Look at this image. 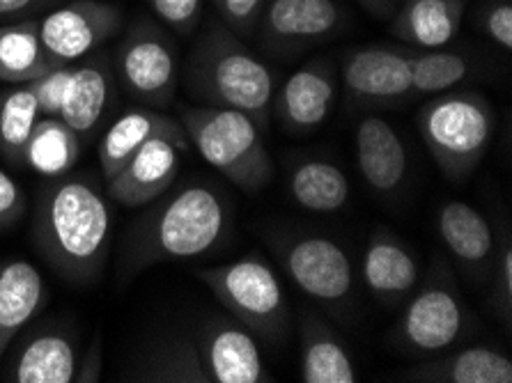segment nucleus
Instances as JSON below:
<instances>
[{"instance_id": "nucleus-18", "label": "nucleus", "mask_w": 512, "mask_h": 383, "mask_svg": "<svg viewBox=\"0 0 512 383\" xmlns=\"http://www.w3.org/2000/svg\"><path fill=\"white\" fill-rule=\"evenodd\" d=\"M361 276L379 303L395 308L418 287L421 267L414 250L398 234L389 228H377L363 253Z\"/></svg>"}, {"instance_id": "nucleus-7", "label": "nucleus", "mask_w": 512, "mask_h": 383, "mask_svg": "<svg viewBox=\"0 0 512 383\" xmlns=\"http://www.w3.org/2000/svg\"><path fill=\"white\" fill-rule=\"evenodd\" d=\"M118 83L147 108H166L180 85L177 46L164 28L150 19H136L124 30L113 53Z\"/></svg>"}, {"instance_id": "nucleus-23", "label": "nucleus", "mask_w": 512, "mask_h": 383, "mask_svg": "<svg viewBox=\"0 0 512 383\" xmlns=\"http://www.w3.org/2000/svg\"><path fill=\"white\" fill-rule=\"evenodd\" d=\"M124 381L150 383H209L193 333H170L147 347Z\"/></svg>"}, {"instance_id": "nucleus-12", "label": "nucleus", "mask_w": 512, "mask_h": 383, "mask_svg": "<svg viewBox=\"0 0 512 383\" xmlns=\"http://www.w3.org/2000/svg\"><path fill=\"white\" fill-rule=\"evenodd\" d=\"M196 335L209 383H269L255 335L235 317H209Z\"/></svg>"}, {"instance_id": "nucleus-29", "label": "nucleus", "mask_w": 512, "mask_h": 383, "mask_svg": "<svg viewBox=\"0 0 512 383\" xmlns=\"http://www.w3.org/2000/svg\"><path fill=\"white\" fill-rule=\"evenodd\" d=\"M292 200L315 214H333L349 200V179L336 163L306 159L290 170Z\"/></svg>"}, {"instance_id": "nucleus-26", "label": "nucleus", "mask_w": 512, "mask_h": 383, "mask_svg": "<svg viewBox=\"0 0 512 383\" xmlns=\"http://www.w3.org/2000/svg\"><path fill=\"white\" fill-rule=\"evenodd\" d=\"M462 14V0H405L393 14L391 30L418 49H439L457 35Z\"/></svg>"}, {"instance_id": "nucleus-3", "label": "nucleus", "mask_w": 512, "mask_h": 383, "mask_svg": "<svg viewBox=\"0 0 512 383\" xmlns=\"http://www.w3.org/2000/svg\"><path fill=\"white\" fill-rule=\"evenodd\" d=\"M186 90L203 106L242 111L267 131L276 97V74L242 42V37L212 21L186 60Z\"/></svg>"}, {"instance_id": "nucleus-9", "label": "nucleus", "mask_w": 512, "mask_h": 383, "mask_svg": "<svg viewBox=\"0 0 512 383\" xmlns=\"http://www.w3.org/2000/svg\"><path fill=\"white\" fill-rule=\"evenodd\" d=\"M292 283L310 301L340 312L354 296V267L345 248L322 234H283L269 239Z\"/></svg>"}, {"instance_id": "nucleus-16", "label": "nucleus", "mask_w": 512, "mask_h": 383, "mask_svg": "<svg viewBox=\"0 0 512 383\" xmlns=\"http://www.w3.org/2000/svg\"><path fill=\"white\" fill-rule=\"evenodd\" d=\"M113 56L108 51H92L69 65V78L62 95L58 117L81 138L95 131L115 99Z\"/></svg>"}, {"instance_id": "nucleus-10", "label": "nucleus", "mask_w": 512, "mask_h": 383, "mask_svg": "<svg viewBox=\"0 0 512 383\" xmlns=\"http://www.w3.org/2000/svg\"><path fill=\"white\" fill-rule=\"evenodd\" d=\"M122 28L124 12L113 0H65L40 17L44 49L58 67L102 49Z\"/></svg>"}, {"instance_id": "nucleus-1", "label": "nucleus", "mask_w": 512, "mask_h": 383, "mask_svg": "<svg viewBox=\"0 0 512 383\" xmlns=\"http://www.w3.org/2000/svg\"><path fill=\"white\" fill-rule=\"evenodd\" d=\"M113 237V211L90 175L51 177L35 202L30 239L46 267L74 287L95 285Z\"/></svg>"}, {"instance_id": "nucleus-39", "label": "nucleus", "mask_w": 512, "mask_h": 383, "mask_svg": "<svg viewBox=\"0 0 512 383\" xmlns=\"http://www.w3.org/2000/svg\"><path fill=\"white\" fill-rule=\"evenodd\" d=\"M104 370V345L102 338H95V342L88 347L83 356H79V365H76L74 381L76 383H97L102 379Z\"/></svg>"}, {"instance_id": "nucleus-34", "label": "nucleus", "mask_w": 512, "mask_h": 383, "mask_svg": "<svg viewBox=\"0 0 512 383\" xmlns=\"http://www.w3.org/2000/svg\"><path fill=\"white\" fill-rule=\"evenodd\" d=\"M67 78H69V65H60V67H53L51 72L37 76L35 81L28 83L35 92L37 104H40L42 117L44 115L46 117H58L62 95H65Z\"/></svg>"}, {"instance_id": "nucleus-40", "label": "nucleus", "mask_w": 512, "mask_h": 383, "mask_svg": "<svg viewBox=\"0 0 512 383\" xmlns=\"http://www.w3.org/2000/svg\"><path fill=\"white\" fill-rule=\"evenodd\" d=\"M363 10L370 12L372 17L377 19H389L395 14V10H398L400 0H356Z\"/></svg>"}, {"instance_id": "nucleus-2", "label": "nucleus", "mask_w": 512, "mask_h": 383, "mask_svg": "<svg viewBox=\"0 0 512 383\" xmlns=\"http://www.w3.org/2000/svg\"><path fill=\"white\" fill-rule=\"evenodd\" d=\"M230 202L216 184L191 179L138 218L122 246L120 271L124 278L161 262H182L209 255L228 237Z\"/></svg>"}, {"instance_id": "nucleus-30", "label": "nucleus", "mask_w": 512, "mask_h": 383, "mask_svg": "<svg viewBox=\"0 0 512 383\" xmlns=\"http://www.w3.org/2000/svg\"><path fill=\"white\" fill-rule=\"evenodd\" d=\"M40 117V104L28 83L0 92V156L7 166H23V152Z\"/></svg>"}, {"instance_id": "nucleus-20", "label": "nucleus", "mask_w": 512, "mask_h": 383, "mask_svg": "<svg viewBox=\"0 0 512 383\" xmlns=\"http://www.w3.org/2000/svg\"><path fill=\"white\" fill-rule=\"evenodd\" d=\"M356 161L370 189L391 195L405 184L409 156L405 143L384 117H363L356 127Z\"/></svg>"}, {"instance_id": "nucleus-31", "label": "nucleus", "mask_w": 512, "mask_h": 383, "mask_svg": "<svg viewBox=\"0 0 512 383\" xmlns=\"http://www.w3.org/2000/svg\"><path fill=\"white\" fill-rule=\"evenodd\" d=\"M473 72V62L464 53L453 51H423L414 53L411 76L414 95H441L455 85L467 81Z\"/></svg>"}, {"instance_id": "nucleus-13", "label": "nucleus", "mask_w": 512, "mask_h": 383, "mask_svg": "<svg viewBox=\"0 0 512 383\" xmlns=\"http://www.w3.org/2000/svg\"><path fill=\"white\" fill-rule=\"evenodd\" d=\"M414 51L359 46L345 53L343 83L349 97L370 106H393L414 95Z\"/></svg>"}, {"instance_id": "nucleus-33", "label": "nucleus", "mask_w": 512, "mask_h": 383, "mask_svg": "<svg viewBox=\"0 0 512 383\" xmlns=\"http://www.w3.org/2000/svg\"><path fill=\"white\" fill-rule=\"evenodd\" d=\"M223 23L237 35H251L267 0H212Z\"/></svg>"}, {"instance_id": "nucleus-28", "label": "nucleus", "mask_w": 512, "mask_h": 383, "mask_svg": "<svg viewBox=\"0 0 512 383\" xmlns=\"http://www.w3.org/2000/svg\"><path fill=\"white\" fill-rule=\"evenodd\" d=\"M81 159V136L60 117H40L23 152V166L46 179L72 173Z\"/></svg>"}, {"instance_id": "nucleus-4", "label": "nucleus", "mask_w": 512, "mask_h": 383, "mask_svg": "<svg viewBox=\"0 0 512 383\" xmlns=\"http://www.w3.org/2000/svg\"><path fill=\"white\" fill-rule=\"evenodd\" d=\"M180 122L189 143L214 170L246 193H258L274 179V161L251 117L232 108L186 106Z\"/></svg>"}, {"instance_id": "nucleus-6", "label": "nucleus", "mask_w": 512, "mask_h": 383, "mask_svg": "<svg viewBox=\"0 0 512 383\" xmlns=\"http://www.w3.org/2000/svg\"><path fill=\"white\" fill-rule=\"evenodd\" d=\"M198 278L239 324L265 340H283L290 306L276 271L265 257L251 253L221 267L200 269Z\"/></svg>"}, {"instance_id": "nucleus-27", "label": "nucleus", "mask_w": 512, "mask_h": 383, "mask_svg": "<svg viewBox=\"0 0 512 383\" xmlns=\"http://www.w3.org/2000/svg\"><path fill=\"white\" fill-rule=\"evenodd\" d=\"M58 67L44 49L40 19L0 23V81L21 85Z\"/></svg>"}, {"instance_id": "nucleus-36", "label": "nucleus", "mask_w": 512, "mask_h": 383, "mask_svg": "<svg viewBox=\"0 0 512 383\" xmlns=\"http://www.w3.org/2000/svg\"><path fill=\"white\" fill-rule=\"evenodd\" d=\"M494 306L501 312L503 319L510 324L512 315V248L506 244L501 248L499 262L494 269Z\"/></svg>"}, {"instance_id": "nucleus-25", "label": "nucleus", "mask_w": 512, "mask_h": 383, "mask_svg": "<svg viewBox=\"0 0 512 383\" xmlns=\"http://www.w3.org/2000/svg\"><path fill=\"white\" fill-rule=\"evenodd\" d=\"M301 381L356 383V367L338 333L313 310L301 317Z\"/></svg>"}, {"instance_id": "nucleus-37", "label": "nucleus", "mask_w": 512, "mask_h": 383, "mask_svg": "<svg viewBox=\"0 0 512 383\" xmlns=\"http://www.w3.org/2000/svg\"><path fill=\"white\" fill-rule=\"evenodd\" d=\"M483 30L501 49H512V5L508 0L487 7L483 17Z\"/></svg>"}, {"instance_id": "nucleus-11", "label": "nucleus", "mask_w": 512, "mask_h": 383, "mask_svg": "<svg viewBox=\"0 0 512 383\" xmlns=\"http://www.w3.org/2000/svg\"><path fill=\"white\" fill-rule=\"evenodd\" d=\"M10 356L0 361V381L10 383H74L79 365V342L69 328L42 324L30 328Z\"/></svg>"}, {"instance_id": "nucleus-22", "label": "nucleus", "mask_w": 512, "mask_h": 383, "mask_svg": "<svg viewBox=\"0 0 512 383\" xmlns=\"http://www.w3.org/2000/svg\"><path fill=\"white\" fill-rule=\"evenodd\" d=\"M49 301L40 269L26 260H0V361L17 335Z\"/></svg>"}, {"instance_id": "nucleus-14", "label": "nucleus", "mask_w": 512, "mask_h": 383, "mask_svg": "<svg viewBox=\"0 0 512 383\" xmlns=\"http://www.w3.org/2000/svg\"><path fill=\"white\" fill-rule=\"evenodd\" d=\"M338 26L333 0H269L260 14V42L271 53L292 56L329 39Z\"/></svg>"}, {"instance_id": "nucleus-38", "label": "nucleus", "mask_w": 512, "mask_h": 383, "mask_svg": "<svg viewBox=\"0 0 512 383\" xmlns=\"http://www.w3.org/2000/svg\"><path fill=\"white\" fill-rule=\"evenodd\" d=\"M60 3L65 0H0V23L40 19L42 14Z\"/></svg>"}, {"instance_id": "nucleus-32", "label": "nucleus", "mask_w": 512, "mask_h": 383, "mask_svg": "<svg viewBox=\"0 0 512 383\" xmlns=\"http://www.w3.org/2000/svg\"><path fill=\"white\" fill-rule=\"evenodd\" d=\"M152 12L177 35H191L203 19L205 0H150Z\"/></svg>"}, {"instance_id": "nucleus-17", "label": "nucleus", "mask_w": 512, "mask_h": 383, "mask_svg": "<svg viewBox=\"0 0 512 383\" xmlns=\"http://www.w3.org/2000/svg\"><path fill=\"white\" fill-rule=\"evenodd\" d=\"M338 76L329 60L317 58L297 69L276 90L274 108L283 127L292 134L320 129L336 106Z\"/></svg>"}, {"instance_id": "nucleus-15", "label": "nucleus", "mask_w": 512, "mask_h": 383, "mask_svg": "<svg viewBox=\"0 0 512 383\" xmlns=\"http://www.w3.org/2000/svg\"><path fill=\"white\" fill-rule=\"evenodd\" d=\"M186 147L173 138L147 140L106 182V191L122 207H145L170 191L180 175Z\"/></svg>"}, {"instance_id": "nucleus-35", "label": "nucleus", "mask_w": 512, "mask_h": 383, "mask_svg": "<svg viewBox=\"0 0 512 383\" xmlns=\"http://www.w3.org/2000/svg\"><path fill=\"white\" fill-rule=\"evenodd\" d=\"M28 209V195L17 179L0 170V232L17 225Z\"/></svg>"}, {"instance_id": "nucleus-19", "label": "nucleus", "mask_w": 512, "mask_h": 383, "mask_svg": "<svg viewBox=\"0 0 512 383\" xmlns=\"http://www.w3.org/2000/svg\"><path fill=\"white\" fill-rule=\"evenodd\" d=\"M437 230L448 253L473 280L490 278L494 257V232L483 211L453 200L437 211Z\"/></svg>"}, {"instance_id": "nucleus-5", "label": "nucleus", "mask_w": 512, "mask_h": 383, "mask_svg": "<svg viewBox=\"0 0 512 383\" xmlns=\"http://www.w3.org/2000/svg\"><path fill=\"white\" fill-rule=\"evenodd\" d=\"M416 124L441 173L451 182H462L485 159L494 111L478 92H444L418 111Z\"/></svg>"}, {"instance_id": "nucleus-24", "label": "nucleus", "mask_w": 512, "mask_h": 383, "mask_svg": "<svg viewBox=\"0 0 512 383\" xmlns=\"http://www.w3.org/2000/svg\"><path fill=\"white\" fill-rule=\"evenodd\" d=\"M402 377L425 383H512V361L490 347H467L409 367Z\"/></svg>"}, {"instance_id": "nucleus-8", "label": "nucleus", "mask_w": 512, "mask_h": 383, "mask_svg": "<svg viewBox=\"0 0 512 383\" xmlns=\"http://www.w3.org/2000/svg\"><path fill=\"white\" fill-rule=\"evenodd\" d=\"M471 317L455 280L434 269L428 283L414 289L395 326L398 345L416 356H437L464 338Z\"/></svg>"}, {"instance_id": "nucleus-21", "label": "nucleus", "mask_w": 512, "mask_h": 383, "mask_svg": "<svg viewBox=\"0 0 512 383\" xmlns=\"http://www.w3.org/2000/svg\"><path fill=\"white\" fill-rule=\"evenodd\" d=\"M173 138L177 143L189 147V138L180 120L154 108H136L118 117L106 134L99 140V166L108 182L118 170L152 138Z\"/></svg>"}]
</instances>
